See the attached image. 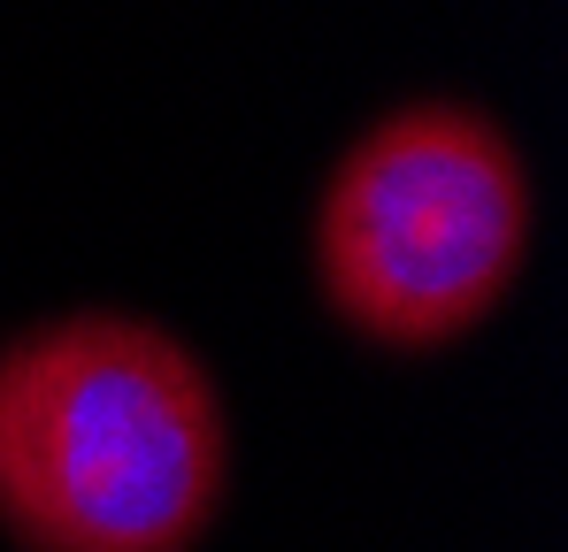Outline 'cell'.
I'll list each match as a JSON object with an SVG mask.
<instances>
[{"instance_id": "obj_2", "label": "cell", "mask_w": 568, "mask_h": 552, "mask_svg": "<svg viewBox=\"0 0 568 552\" xmlns=\"http://www.w3.org/2000/svg\"><path fill=\"white\" fill-rule=\"evenodd\" d=\"M530 246V177L462 100L384 115L315 207L323 299L377 346H446L491 315Z\"/></svg>"}, {"instance_id": "obj_1", "label": "cell", "mask_w": 568, "mask_h": 552, "mask_svg": "<svg viewBox=\"0 0 568 552\" xmlns=\"http://www.w3.org/2000/svg\"><path fill=\"white\" fill-rule=\"evenodd\" d=\"M223 468V399L170 330L62 315L0 346V522L23 552H185Z\"/></svg>"}]
</instances>
